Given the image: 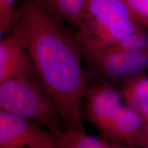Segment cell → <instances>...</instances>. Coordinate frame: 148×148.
Listing matches in <instances>:
<instances>
[{
	"mask_svg": "<svg viewBox=\"0 0 148 148\" xmlns=\"http://www.w3.org/2000/svg\"><path fill=\"white\" fill-rule=\"evenodd\" d=\"M14 23L23 33L40 84L58 109L66 128L84 130L82 106L87 85L75 36L38 0H24Z\"/></svg>",
	"mask_w": 148,
	"mask_h": 148,
	"instance_id": "cell-1",
	"label": "cell"
},
{
	"mask_svg": "<svg viewBox=\"0 0 148 148\" xmlns=\"http://www.w3.org/2000/svg\"><path fill=\"white\" fill-rule=\"evenodd\" d=\"M74 35L79 49L113 47L143 27L123 0H86Z\"/></svg>",
	"mask_w": 148,
	"mask_h": 148,
	"instance_id": "cell-2",
	"label": "cell"
},
{
	"mask_svg": "<svg viewBox=\"0 0 148 148\" xmlns=\"http://www.w3.org/2000/svg\"><path fill=\"white\" fill-rule=\"evenodd\" d=\"M0 111L42 125L49 132L66 128L52 99L29 76L15 77L0 84Z\"/></svg>",
	"mask_w": 148,
	"mask_h": 148,
	"instance_id": "cell-3",
	"label": "cell"
},
{
	"mask_svg": "<svg viewBox=\"0 0 148 148\" xmlns=\"http://www.w3.org/2000/svg\"><path fill=\"white\" fill-rule=\"evenodd\" d=\"M80 51L89 72L99 79V83L121 88L148 70V53L130 52L114 47Z\"/></svg>",
	"mask_w": 148,
	"mask_h": 148,
	"instance_id": "cell-4",
	"label": "cell"
},
{
	"mask_svg": "<svg viewBox=\"0 0 148 148\" xmlns=\"http://www.w3.org/2000/svg\"><path fill=\"white\" fill-rule=\"evenodd\" d=\"M121 88L99 83L87 86L82 106V117L92 123L99 132L123 105Z\"/></svg>",
	"mask_w": 148,
	"mask_h": 148,
	"instance_id": "cell-5",
	"label": "cell"
},
{
	"mask_svg": "<svg viewBox=\"0 0 148 148\" xmlns=\"http://www.w3.org/2000/svg\"><path fill=\"white\" fill-rule=\"evenodd\" d=\"M146 121L139 112L123 103L101 131L105 137L134 148H147Z\"/></svg>",
	"mask_w": 148,
	"mask_h": 148,
	"instance_id": "cell-6",
	"label": "cell"
},
{
	"mask_svg": "<svg viewBox=\"0 0 148 148\" xmlns=\"http://www.w3.org/2000/svg\"><path fill=\"white\" fill-rule=\"evenodd\" d=\"M33 71L23 33L14 23L10 34L0 40V84L15 77L30 76Z\"/></svg>",
	"mask_w": 148,
	"mask_h": 148,
	"instance_id": "cell-7",
	"label": "cell"
},
{
	"mask_svg": "<svg viewBox=\"0 0 148 148\" xmlns=\"http://www.w3.org/2000/svg\"><path fill=\"white\" fill-rule=\"evenodd\" d=\"M50 137L34 122L0 111V148H31Z\"/></svg>",
	"mask_w": 148,
	"mask_h": 148,
	"instance_id": "cell-8",
	"label": "cell"
},
{
	"mask_svg": "<svg viewBox=\"0 0 148 148\" xmlns=\"http://www.w3.org/2000/svg\"><path fill=\"white\" fill-rule=\"evenodd\" d=\"M56 148H134L110 138L88 135L84 130L65 128L50 132Z\"/></svg>",
	"mask_w": 148,
	"mask_h": 148,
	"instance_id": "cell-9",
	"label": "cell"
},
{
	"mask_svg": "<svg viewBox=\"0 0 148 148\" xmlns=\"http://www.w3.org/2000/svg\"><path fill=\"white\" fill-rule=\"evenodd\" d=\"M124 103L135 109L145 121L148 120V75L134 77L121 88Z\"/></svg>",
	"mask_w": 148,
	"mask_h": 148,
	"instance_id": "cell-10",
	"label": "cell"
},
{
	"mask_svg": "<svg viewBox=\"0 0 148 148\" xmlns=\"http://www.w3.org/2000/svg\"><path fill=\"white\" fill-rule=\"evenodd\" d=\"M61 21L76 25L82 16L86 0H38Z\"/></svg>",
	"mask_w": 148,
	"mask_h": 148,
	"instance_id": "cell-11",
	"label": "cell"
},
{
	"mask_svg": "<svg viewBox=\"0 0 148 148\" xmlns=\"http://www.w3.org/2000/svg\"><path fill=\"white\" fill-rule=\"evenodd\" d=\"M113 47L130 52L148 53L147 29L141 27Z\"/></svg>",
	"mask_w": 148,
	"mask_h": 148,
	"instance_id": "cell-12",
	"label": "cell"
},
{
	"mask_svg": "<svg viewBox=\"0 0 148 148\" xmlns=\"http://www.w3.org/2000/svg\"><path fill=\"white\" fill-rule=\"evenodd\" d=\"M135 19L148 29V0H123Z\"/></svg>",
	"mask_w": 148,
	"mask_h": 148,
	"instance_id": "cell-13",
	"label": "cell"
},
{
	"mask_svg": "<svg viewBox=\"0 0 148 148\" xmlns=\"http://www.w3.org/2000/svg\"><path fill=\"white\" fill-rule=\"evenodd\" d=\"M18 0H0V16L16 19L17 9L16 3Z\"/></svg>",
	"mask_w": 148,
	"mask_h": 148,
	"instance_id": "cell-14",
	"label": "cell"
},
{
	"mask_svg": "<svg viewBox=\"0 0 148 148\" xmlns=\"http://www.w3.org/2000/svg\"><path fill=\"white\" fill-rule=\"evenodd\" d=\"M15 20L12 18L0 16V40L3 38L5 33L8 32L11 27L13 26Z\"/></svg>",
	"mask_w": 148,
	"mask_h": 148,
	"instance_id": "cell-15",
	"label": "cell"
},
{
	"mask_svg": "<svg viewBox=\"0 0 148 148\" xmlns=\"http://www.w3.org/2000/svg\"><path fill=\"white\" fill-rule=\"evenodd\" d=\"M31 148H56L53 143L52 136L48 139L44 140V141L40 142L39 143H37Z\"/></svg>",
	"mask_w": 148,
	"mask_h": 148,
	"instance_id": "cell-16",
	"label": "cell"
},
{
	"mask_svg": "<svg viewBox=\"0 0 148 148\" xmlns=\"http://www.w3.org/2000/svg\"><path fill=\"white\" fill-rule=\"evenodd\" d=\"M145 134H146V140H147V148H148V120L147 121H146Z\"/></svg>",
	"mask_w": 148,
	"mask_h": 148,
	"instance_id": "cell-17",
	"label": "cell"
}]
</instances>
